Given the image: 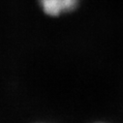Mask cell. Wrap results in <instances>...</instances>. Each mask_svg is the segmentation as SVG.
<instances>
[{"instance_id": "6da1fadb", "label": "cell", "mask_w": 123, "mask_h": 123, "mask_svg": "<svg viewBox=\"0 0 123 123\" xmlns=\"http://www.w3.org/2000/svg\"><path fill=\"white\" fill-rule=\"evenodd\" d=\"M78 3L79 0H40L43 11L52 17L73 11Z\"/></svg>"}]
</instances>
